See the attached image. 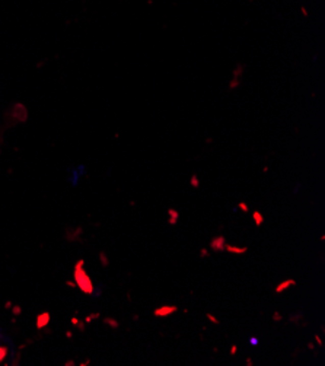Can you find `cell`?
I'll return each instance as SVG.
<instances>
[{"label": "cell", "instance_id": "cell-5", "mask_svg": "<svg viewBox=\"0 0 325 366\" xmlns=\"http://www.w3.org/2000/svg\"><path fill=\"white\" fill-rule=\"evenodd\" d=\"M224 251L229 253V254L242 255L248 253V247H238V245H232L226 242V245H224Z\"/></svg>", "mask_w": 325, "mask_h": 366}, {"label": "cell", "instance_id": "cell-6", "mask_svg": "<svg viewBox=\"0 0 325 366\" xmlns=\"http://www.w3.org/2000/svg\"><path fill=\"white\" fill-rule=\"evenodd\" d=\"M178 219H180V212L177 209L169 207L168 209V224L171 225V226H175V225L178 224Z\"/></svg>", "mask_w": 325, "mask_h": 366}, {"label": "cell", "instance_id": "cell-1", "mask_svg": "<svg viewBox=\"0 0 325 366\" xmlns=\"http://www.w3.org/2000/svg\"><path fill=\"white\" fill-rule=\"evenodd\" d=\"M74 283L85 295L93 294V283H92L89 275L85 270V261L83 260H79L74 265Z\"/></svg>", "mask_w": 325, "mask_h": 366}, {"label": "cell", "instance_id": "cell-15", "mask_svg": "<svg viewBox=\"0 0 325 366\" xmlns=\"http://www.w3.org/2000/svg\"><path fill=\"white\" fill-rule=\"evenodd\" d=\"M6 355H8V347L0 346V362L6 357Z\"/></svg>", "mask_w": 325, "mask_h": 366}, {"label": "cell", "instance_id": "cell-7", "mask_svg": "<svg viewBox=\"0 0 325 366\" xmlns=\"http://www.w3.org/2000/svg\"><path fill=\"white\" fill-rule=\"evenodd\" d=\"M50 323V314L48 312H42L40 315L37 316V328H44L45 326H48Z\"/></svg>", "mask_w": 325, "mask_h": 366}, {"label": "cell", "instance_id": "cell-18", "mask_svg": "<svg viewBox=\"0 0 325 366\" xmlns=\"http://www.w3.org/2000/svg\"><path fill=\"white\" fill-rule=\"evenodd\" d=\"M314 338H315V341H316V345H318V346H319V347L322 346V340H321V337L318 336V334H315V337H314Z\"/></svg>", "mask_w": 325, "mask_h": 366}, {"label": "cell", "instance_id": "cell-12", "mask_svg": "<svg viewBox=\"0 0 325 366\" xmlns=\"http://www.w3.org/2000/svg\"><path fill=\"white\" fill-rule=\"evenodd\" d=\"M238 209H239L242 213H248V212H249V206L245 203V202H241V203L238 204Z\"/></svg>", "mask_w": 325, "mask_h": 366}, {"label": "cell", "instance_id": "cell-8", "mask_svg": "<svg viewBox=\"0 0 325 366\" xmlns=\"http://www.w3.org/2000/svg\"><path fill=\"white\" fill-rule=\"evenodd\" d=\"M253 219H254L255 226H258V228L263 226V224H264V216H263L261 212H258V210L253 212Z\"/></svg>", "mask_w": 325, "mask_h": 366}, {"label": "cell", "instance_id": "cell-20", "mask_svg": "<svg viewBox=\"0 0 325 366\" xmlns=\"http://www.w3.org/2000/svg\"><path fill=\"white\" fill-rule=\"evenodd\" d=\"M251 345H253V346H257V345H258V340H257L255 337H251Z\"/></svg>", "mask_w": 325, "mask_h": 366}, {"label": "cell", "instance_id": "cell-22", "mask_svg": "<svg viewBox=\"0 0 325 366\" xmlns=\"http://www.w3.org/2000/svg\"><path fill=\"white\" fill-rule=\"evenodd\" d=\"M308 349H309V350H314V345H312V343H311V345H308Z\"/></svg>", "mask_w": 325, "mask_h": 366}, {"label": "cell", "instance_id": "cell-16", "mask_svg": "<svg viewBox=\"0 0 325 366\" xmlns=\"http://www.w3.org/2000/svg\"><path fill=\"white\" fill-rule=\"evenodd\" d=\"M210 257V253H209V250H206V248H202L200 250V258H209Z\"/></svg>", "mask_w": 325, "mask_h": 366}, {"label": "cell", "instance_id": "cell-3", "mask_svg": "<svg viewBox=\"0 0 325 366\" xmlns=\"http://www.w3.org/2000/svg\"><path fill=\"white\" fill-rule=\"evenodd\" d=\"M224 245H226V238H224L223 235L214 236L209 242V247H210V250L213 253H222V251H224Z\"/></svg>", "mask_w": 325, "mask_h": 366}, {"label": "cell", "instance_id": "cell-21", "mask_svg": "<svg viewBox=\"0 0 325 366\" xmlns=\"http://www.w3.org/2000/svg\"><path fill=\"white\" fill-rule=\"evenodd\" d=\"M246 365H248V366L254 365V363H253V359H251V357H248V359H246Z\"/></svg>", "mask_w": 325, "mask_h": 366}, {"label": "cell", "instance_id": "cell-14", "mask_svg": "<svg viewBox=\"0 0 325 366\" xmlns=\"http://www.w3.org/2000/svg\"><path fill=\"white\" fill-rule=\"evenodd\" d=\"M282 320H283V315H282L279 311H274V312H273V321H274V323H280Z\"/></svg>", "mask_w": 325, "mask_h": 366}, {"label": "cell", "instance_id": "cell-2", "mask_svg": "<svg viewBox=\"0 0 325 366\" xmlns=\"http://www.w3.org/2000/svg\"><path fill=\"white\" fill-rule=\"evenodd\" d=\"M178 312V306L177 305H161L153 309V316L156 318H168L172 314Z\"/></svg>", "mask_w": 325, "mask_h": 366}, {"label": "cell", "instance_id": "cell-10", "mask_svg": "<svg viewBox=\"0 0 325 366\" xmlns=\"http://www.w3.org/2000/svg\"><path fill=\"white\" fill-rule=\"evenodd\" d=\"M206 316H207V320H209L210 323H213L214 326H219V324H220V321H219V320L216 318V315H213V314L207 312V314H206Z\"/></svg>", "mask_w": 325, "mask_h": 366}, {"label": "cell", "instance_id": "cell-4", "mask_svg": "<svg viewBox=\"0 0 325 366\" xmlns=\"http://www.w3.org/2000/svg\"><path fill=\"white\" fill-rule=\"evenodd\" d=\"M296 286V280L295 279H286L283 282H280L279 285L276 286L274 292L277 295H280V294H285L286 290H289L290 287H295Z\"/></svg>", "mask_w": 325, "mask_h": 366}, {"label": "cell", "instance_id": "cell-11", "mask_svg": "<svg viewBox=\"0 0 325 366\" xmlns=\"http://www.w3.org/2000/svg\"><path fill=\"white\" fill-rule=\"evenodd\" d=\"M190 184H191L193 188H198V187H200V180H198V177H197V175H193L191 180H190Z\"/></svg>", "mask_w": 325, "mask_h": 366}, {"label": "cell", "instance_id": "cell-19", "mask_svg": "<svg viewBox=\"0 0 325 366\" xmlns=\"http://www.w3.org/2000/svg\"><path fill=\"white\" fill-rule=\"evenodd\" d=\"M98 316H99V314H91V315H89V316H88V318H86V321L89 323V321H92L93 318H98Z\"/></svg>", "mask_w": 325, "mask_h": 366}, {"label": "cell", "instance_id": "cell-17", "mask_svg": "<svg viewBox=\"0 0 325 366\" xmlns=\"http://www.w3.org/2000/svg\"><path fill=\"white\" fill-rule=\"evenodd\" d=\"M229 353H231V356H235V355L238 353V346H236V345H234V346L231 347V352H229Z\"/></svg>", "mask_w": 325, "mask_h": 366}, {"label": "cell", "instance_id": "cell-13", "mask_svg": "<svg viewBox=\"0 0 325 366\" xmlns=\"http://www.w3.org/2000/svg\"><path fill=\"white\" fill-rule=\"evenodd\" d=\"M99 258H101V264L104 265V267H107V265L110 264V260H108V257L104 254V253H101V254H99Z\"/></svg>", "mask_w": 325, "mask_h": 366}, {"label": "cell", "instance_id": "cell-9", "mask_svg": "<svg viewBox=\"0 0 325 366\" xmlns=\"http://www.w3.org/2000/svg\"><path fill=\"white\" fill-rule=\"evenodd\" d=\"M104 323H105L107 326L111 327L112 330H117V328L120 327V323H118L117 320H114V318H111V316H107V318L104 320Z\"/></svg>", "mask_w": 325, "mask_h": 366}]
</instances>
